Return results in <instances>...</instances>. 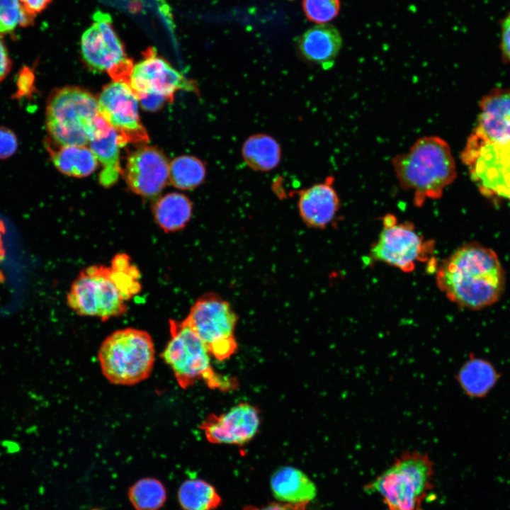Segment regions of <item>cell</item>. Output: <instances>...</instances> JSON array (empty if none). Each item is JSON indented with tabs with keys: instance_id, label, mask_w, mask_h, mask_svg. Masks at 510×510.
I'll return each mask as SVG.
<instances>
[{
	"instance_id": "6da1fadb",
	"label": "cell",
	"mask_w": 510,
	"mask_h": 510,
	"mask_svg": "<svg viewBox=\"0 0 510 510\" xmlns=\"http://www.w3.org/2000/svg\"><path fill=\"white\" fill-rule=\"evenodd\" d=\"M436 278L450 301L471 310L494 304L505 286L504 271L497 254L478 244L456 249L439 265Z\"/></svg>"
},
{
	"instance_id": "7a4b0ae2",
	"label": "cell",
	"mask_w": 510,
	"mask_h": 510,
	"mask_svg": "<svg viewBox=\"0 0 510 510\" xmlns=\"http://www.w3.org/2000/svg\"><path fill=\"white\" fill-rule=\"evenodd\" d=\"M139 273L125 254L110 266H91L81 271L67 294L70 308L82 316L102 321L123 314L127 301L140 289Z\"/></svg>"
},
{
	"instance_id": "3957f363",
	"label": "cell",
	"mask_w": 510,
	"mask_h": 510,
	"mask_svg": "<svg viewBox=\"0 0 510 510\" xmlns=\"http://www.w3.org/2000/svg\"><path fill=\"white\" fill-rule=\"evenodd\" d=\"M392 166L400 186L412 193L419 207L440 198L457 176L448 143L436 135L417 139L407 152L392 159Z\"/></svg>"
},
{
	"instance_id": "277c9868",
	"label": "cell",
	"mask_w": 510,
	"mask_h": 510,
	"mask_svg": "<svg viewBox=\"0 0 510 510\" xmlns=\"http://www.w3.org/2000/svg\"><path fill=\"white\" fill-rule=\"evenodd\" d=\"M434 474L433 462L426 453L407 451L366 489L378 494L389 510H422L433 487Z\"/></svg>"
},
{
	"instance_id": "5b68a950",
	"label": "cell",
	"mask_w": 510,
	"mask_h": 510,
	"mask_svg": "<svg viewBox=\"0 0 510 510\" xmlns=\"http://www.w3.org/2000/svg\"><path fill=\"white\" fill-rule=\"evenodd\" d=\"M169 329L170 339L162 357L181 387L187 389L199 380L209 388L220 391L237 387L236 380L214 370L208 349L185 319L170 320Z\"/></svg>"
},
{
	"instance_id": "8992f818",
	"label": "cell",
	"mask_w": 510,
	"mask_h": 510,
	"mask_svg": "<svg viewBox=\"0 0 510 510\" xmlns=\"http://www.w3.org/2000/svg\"><path fill=\"white\" fill-rule=\"evenodd\" d=\"M155 359L152 338L146 331L125 328L102 342L98 360L103 375L113 384L132 385L147 379Z\"/></svg>"
},
{
	"instance_id": "52a82bcc",
	"label": "cell",
	"mask_w": 510,
	"mask_h": 510,
	"mask_svg": "<svg viewBox=\"0 0 510 510\" xmlns=\"http://www.w3.org/2000/svg\"><path fill=\"white\" fill-rule=\"evenodd\" d=\"M99 113L98 98L77 86L52 91L45 108V129L52 146H85L91 124Z\"/></svg>"
},
{
	"instance_id": "ba28073f",
	"label": "cell",
	"mask_w": 510,
	"mask_h": 510,
	"mask_svg": "<svg viewBox=\"0 0 510 510\" xmlns=\"http://www.w3.org/2000/svg\"><path fill=\"white\" fill-rule=\"evenodd\" d=\"M185 320L216 360L225 361L237 352L234 331L238 317L220 297L202 296L192 305Z\"/></svg>"
},
{
	"instance_id": "9c48e42d",
	"label": "cell",
	"mask_w": 510,
	"mask_h": 510,
	"mask_svg": "<svg viewBox=\"0 0 510 510\" xmlns=\"http://www.w3.org/2000/svg\"><path fill=\"white\" fill-rule=\"evenodd\" d=\"M94 23L81 38V55L93 69L106 72L113 81L128 85L133 62L125 54L124 46L113 26L110 16L96 11Z\"/></svg>"
},
{
	"instance_id": "30bf717a",
	"label": "cell",
	"mask_w": 510,
	"mask_h": 510,
	"mask_svg": "<svg viewBox=\"0 0 510 510\" xmlns=\"http://www.w3.org/2000/svg\"><path fill=\"white\" fill-rule=\"evenodd\" d=\"M461 159L482 193L510 200V142H491L472 133Z\"/></svg>"
},
{
	"instance_id": "8fae6325",
	"label": "cell",
	"mask_w": 510,
	"mask_h": 510,
	"mask_svg": "<svg viewBox=\"0 0 510 510\" xmlns=\"http://www.w3.org/2000/svg\"><path fill=\"white\" fill-rule=\"evenodd\" d=\"M432 246L412 223L400 222L394 215H387L378 238L370 249V256L375 261L409 273L414 270L418 262L428 258Z\"/></svg>"
},
{
	"instance_id": "7c38bea8",
	"label": "cell",
	"mask_w": 510,
	"mask_h": 510,
	"mask_svg": "<svg viewBox=\"0 0 510 510\" xmlns=\"http://www.w3.org/2000/svg\"><path fill=\"white\" fill-rule=\"evenodd\" d=\"M138 101L128 85L115 81L105 86L98 98L99 113L125 144L145 143L149 140L139 117Z\"/></svg>"
},
{
	"instance_id": "4fadbf2b",
	"label": "cell",
	"mask_w": 510,
	"mask_h": 510,
	"mask_svg": "<svg viewBox=\"0 0 510 510\" xmlns=\"http://www.w3.org/2000/svg\"><path fill=\"white\" fill-rule=\"evenodd\" d=\"M128 86L138 101L155 95L172 101L178 90L193 91L194 85L162 57L154 47L148 48L143 59L134 65Z\"/></svg>"
},
{
	"instance_id": "5bb4252c",
	"label": "cell",
	"mask_w": 510,
	"mask_h": 510,
	"mask_svg": "<svg viewBox=\"0 0 510 510\" xmlns=\"http://www.w3.org/2000/svg\"><path fill=\"white\" fill-rule=\"evenodd\" d=\"M260 426L259 410L242 402L219 414H210L200 429L211 443L243 446L256 436Z\"/></svg>"
},
{
	"instance_id": "9a60e30c",
	"label": "cell",
	"mask_w": 510,
	"mask_h": 510,
	"mask_svg": "<svg viewBox=\"0 0 510 510\" xmlns=\"http://www.w3.org/2000/svg\"><path fill=\"white\" fill-rule=\"evenodd\" d=\"M169 164L165 154L158 148L141 147L128 157L124 171L126 183L136 194L144 197L154 196L169 181Z\"/></svg>"
},
{
	"instance_id": "2e32d148",
	"label": "cell",
	"mask_w": 510,
	"mask_h": 510,
	"mask_svg": "<svg viewBox=\"0 0 510 510\" xmlns=\"http://www.w3.org/2000/svg\"><path fill=\"white\" fill-rule=\"evenodd\" d=\"M473 133L491 142H510V89L498 88L482 98Z\"/></svg>"
},
{
	"instance_id": "e0dca14e",
	"label": "cell",
	"mask_w": 510,
	"mask_h": 510,
	"mask_svg": "<svg viewBox=\"0 0 510 510\" xmlns=\"http://www.w3.org/2000/svg\"><path fill=\"white\" fill-rule=\"evenodd\" d=\"M334 178L314 184L299 193L298 210L303 222L313 228L327 227L334 219L340 207Z\"/></svg>"
},
{
	"instance_id": "ac0fdd59",
	"label": "cell",
	"mask_w": 510,
	"mask_h": 510,
	"mask_svg": "<svg viewBox=\"0 0 510 510\" xmlns=\"http://www.w3.org/2000/svg\"><path fill=\"white\" fill-rule=\"evenodd\" d=\"M343 45L340 32L331 24H319L307 30L298 40L297 47L307 62L323 67L332 64Z\"/></svg>"
},
{
	"instance_id": "d6986e66",
	"label": "cell",
	"mask_w": 510,
	"mask_h": 510,
	"mask_svg": "<svg viewBox=\"0 0 510 510\" xmlns=\"http://www.w3.org/2000/svg\"><path fill=\"white\" fill-rule=\"evenodd\" d=\"M273 496L278 502L288 504H307L317 495V487L301 470L290 465L276 470L270 479Z\"/></svg>"
},
{
	"instance_id": "ffe728a7",
	"label": "cell",
	"mask_w": 510,
	"mask_h": 510,
	"mask_svg": "<svg viewBox=\"0 0 510 510\" xmlns=\"http://www.w3.org/2000/svg\"><path fill=\"white\" fill-rule=\"evenodd\" d=\"M500 376L491 361L470 353L458 369L455 379L466 396L482 399L492 392Z\"/></svg>"
},
{
	"instance_id": "44dd1931",
	"label": "cell",
	"mask_w": 510,
	"mask_h": 510,
	"mask_svg": "<svg viewBox=\"0 0 510 510\" xmlns=\"http://www.w3.org/2000/svg\"><path fill=\"white\" fill-rule=\"evenodd\" d=\"M45 145L52 164L63 174L85 177L92 174L98 166L96 157L86 146Z\"/></svg>"
},
{
	"instance_id": "7402d4cb",
	"label": "cell",
	"mask_w": 510,
	"mask_h": 510,
	"mask_svg": "<svg viewBox=\"0 0 510 510\" xmlns=\"http://www.w3.org/2000/svg\"><path fill=\"white\" fill-rule=\"evenodd\" d=\"M89 148L102 165L99 181L104 186H110L117 181L121 172L120 148L125 142L112 128L107 132L91 139Z\"/></svg>"
},
{
	"instance_id": "603a6c76",
	"label": "cell",
	"mask_w": 510,
	"mask_h": 510,
	"mask_svg": "<svg viewBox=\"0 0 510 510\" xmlns=\"http://www.w3.org/2000/svg\"><path fill=\"white\" fill-rule=\"evenodd\" d=\"M242 155L252 169L268 171L274 169L281 159V147L272 136L259 133L249 136L242 147Z\"/></svg>"
},
{
	"instance_id": "cb8c5ba5",
	"label": "cell",
	"mask_w": 510,
	"mask_h": 510,
	"mask_svg": "<svg viewBox=\"0 0 510 510\" xmlns=\"http://www.w3.org/2000/svg\"><path fill=\"white\" fill-rule=\"evenodd\" d=\"M192 203L185 195L170 193L160 198L154 207V218L166 232L185 227L192 215Z\"/></svg>"
},
{
	"instance_id": "d4e9b609",
	"label": "cell",
	"mask_w": 510,
	"mask_h": 510,
	"mask_svg": "<svg viewBox=\"0 0 510 510\" xmlns=\"http://www.w3.org/2000/svg\"><path fill=\"white\" fill-rule=\"evenodd\" d=\"M177 498L183 510H215L222 504L216 488L202 479H188L178 487Z\"/></svg>"
},
{
	"instance_id": "484cf974",
	"label": "cell",
	"mask_w": 510,
	"mask_h": 510,
	"mask_svg": "<svg viewBox=\"0 0 510 510\" xmlns=\"http://www.w3.org/2000/svg\"><path fill=\"white\" fill-rule=\"evenodd\" d=\"M205 176V165L196 157L182 155L174 159L169 164V181L179 189L191 190L198 187L203 182Z\"/></svg>"
},
{
	"instance_id": "4316f807",
	"label": "cell",
	"mask_w": 510,
	"mask_h": 510,
	"mask_svg": "<svg viewBox=\"0 0 510 510\" xmlns=\"http://www.w3.org/2000/svg\"><path fill=\"white\" fill-rule=\"evenodd\" d=\"M128 497L135 510H159L166 502L164 484L154 477H143L129 488Z\"/></svg>"
},
{
	"instance_id": "83f0119b",
	"label": "cell",
	"mask_w": 510,
	"mask_h": 510,
	"mask_svg": "<svg viewBox=\"0 0 510 510\" xmlns=\"http://www.w3.org/2000/svg\"><path fill=\"white\" fill-rule=\"evenodd\" d=\"M34 18L23 8L19 0H0V36L11 34L18 26H30Z\"/></svg>"
},
{
	"instance_id": "f1b7e54d",
	"label": "cell",
	"mask_w": 510,
	"mask_h": 510,
	"mask_svg": "<svg viewBox=\"0 0 510 510\" xmlns=\"http://www.w3.org/2000/svg\"><path fill=\"white\" fill-rule=\"evenodd\" d=\"M302 7L311 22L327 24L336 18L340 11V0H302Z\"/></svg>"
},
{
	"instance_id": "f546056e",
	"label": "cell",
	"mask_w": 510,
	"mask_h": 510,
	"mask_svg": "<svg viewBox=\"0 0 510 510\" xmlns=\"http://www.w3.org/2000/svg\"><path fill=\"white\" fill-rule=\"evenodd\" d=\"M35 76L33 69L23 66L19 70L16 78V89L12 96L16 99L30 98L35 91Z\"/></svg>"
},
{
	"instance_id": "4dcf8cb0",
	"label": "cell",
	"mask_w": 510,
	"mask_h": 510,
	"mask_svg": "<svg viewBox=\"0 0 510 510\" xmlns=\"http://www.w3.org/2000/svg\"><path fill=\"white\" fill-rule=\"evenodd\" d=\"M18 141L15 132L4 126H0V159L11 157L17 151Z\"/></svg>"
},
{
	"instance_id": "1f68e13d",
	"label": "cell",
	"mask_w": 510,
	"mask_h": 510,
	"mask_svg": "<svg viewBox=\"0 0 510 510\" xmlns=\"http://www.w3.org/2000/svg\"><path fill=\"white\" fill-rule=\"evenodd\" d=\"M500 47L503 56L510 62V12L501 22Z\"/></svg>"
},
{
	"instance_id": "d6a6232c",
	"label": "cell",
	"mask_w": 510,
	"mask_h": 510,
	"mask_svg": "<svg viewBox=\"0 0 510 510\" xmlns=\"http://www.w3.org/2000/svg\"><path fill=\"white\" fill-rule=\"evenodd\" d=\"M307 504H288L275 502L262 506H246L243 510H307Z\"/></svg>"
},
{
	"instance_id": "836d02e7",
	"label": "cell",
	"mask_w": 510,
	"mask_h": 510,
	"mask_svg": "<svg viewBox=\"0 0 510 510\" xmlns=\"http://www.w3.org/2000/svg\"><path fill=\"white\" fill-rule=\"evenodd\" d=\"M13 62L8 49L3 40L0 38V83L9 74Z\"/></svg>"
},
{
	"instance_id": "e575fe53",
	"label": "cell",
	"mask_w": 510,
	"mask_h": 510,
	"mask_svg": "<svg viewBox=\"0 0 510 510\" xmlns=\"http://www.w3.org/2000/svg\"><path fill=\"white\" fill-rule=\"evenodd\" d=\"M53 0H19L23 8L33 17L43 11Z\"/></svg>"
},
{
	"instance_id": "d590c367",
	"label": "cell",
	"mask_w": 510,
	"mask_h": 510,
	"mask_svg": "<svg viewBox=\"0 0 510 510\" xmlns=\"http://www.w3.org/2000/svg\"><path fill=\"white\" fill-rule=\"evenodd\" d=\"M5 233V225L3 221L0 220V263L3 261L5 256V249L4 246L3 236Z\"/></svg>"
},
{
	"instance_id": "8d00e7d4",
	"label": "cell",
	"mask_w": 510,
	"mask_h": 510,
	"mask_svg": "<svg viewBox=\"0 0 510 510\" xmlns=\"http://www.w3.org/2000/svg\"><path fill=\"white\" fill-rule=\"evenodd\" d=\"M91 510H99V509H91Z\"/></svg>"
}]
</instances>
